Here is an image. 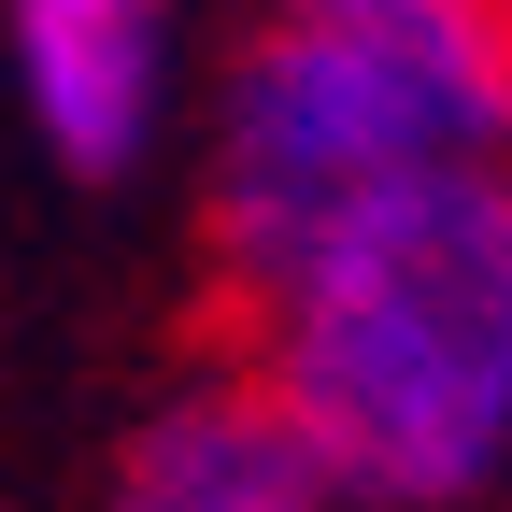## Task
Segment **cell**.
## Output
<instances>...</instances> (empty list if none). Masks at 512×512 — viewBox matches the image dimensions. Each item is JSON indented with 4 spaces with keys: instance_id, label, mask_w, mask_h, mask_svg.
<instances>
[{
    "instance_id": "7a4b0ae2",
    "label": "cell",
    "mask_w": 512,
    "mask_h": 512,
    "mask_svg": "<svg viewBox=\"0 0 512 512\" xmlns=\"http://www.w3.org/2000/svg\"><path fill=\"white\" fill-rule=\"evenodd\" d=\"M456 171H512V0H271L200 57V256L228 299Z\"/></svg>"
},
{
    "instance_id": "277c9868",
    "label": "cell",
    "mask_w": 512,
    "mask_h": 512,
    "mask_svg": "<svg viewBox=\"0 0 512 512\" xmlns=\"http://www.w3.org/2000/svg\"><path fill=\"white\" fill-rule=\"evenodd\" d=\"M100 512H342V498L313 470V441L271 413V384L242 356H200L114 427Z\"/></svg>"
},
{
    "instance_id": "3957f363",
    "label": "cell",
    "mask_w": 512,
    "mask_h": 512,
    "mask_svg": "<svg viewBox=\"0 0 512 512\" xmlns=\"http://www.w3.org/2000/svg\"><path fill=\"white\" fill-rule=\"evenodd\" d=\"M0 72H15L29 143L72 185H128L200 128V29L171 0H15Z\"/></svg>"
},
{
    "instance_id": "6da1fadb",
    "label": "cell",
    "mask_w": 512,
    "mask_h": 512,
    "mask_svg": "<svg viewBox=\"0 0 512 512\" xmlns=\"http://www.w3.org/2000/svg\"><path fill=\"white\" fill-rule=\"evenodd\" d=\"M242 370L342 512H470L512 484V171L370 200L242 285Z\"/></svg>"
}]
</instances>
